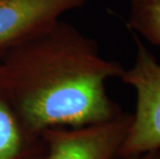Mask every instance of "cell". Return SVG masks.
Segmentation results:
<instances>
[{
  "mask_svg": "<svg viewBox=\"0 0 160 159\" xmlns=\"http://www.w3.org/2000/svg\"><path fill=\"white\" fill-rule=\"evenodd\" d=\"M124 67L95 40L59 20L0 56V93L32 140L50 128L108 122L123 113L105 82Z\"/></svg>",
  "mask_w": 160,
  "mask_h": 159,
  "instance_id": "cell-1",
  "label": "cell"
},
{
  "mask_svg": "<svg viewBox=\"0 0 160 159\" xmlns=\"http://www.w3.org/2000/svg\"><path fill=\"white\" fill-rule=\"evenodd\" d=\"M137 55L130 68L124 69L120 79L137 93V107L118 155L142 156L160 149V63L131 32Z\"/></svg>",
  "mask_w": 160,
  "mask_h": 159,
  "instance_id": "cell-2",
  "label": "cell"
},
{
  "mask_svg": "<svg viewBox=\"0 0 160 159\" xmlns=\"http://www.w3.org/2000/svg\"><path fill=\"white\" fill-rule=\"evenodd\" d=\"M131 114L82 127L50 128L42 134L46 159H114L127 133Z\"/></svg>",
  "mask_w": 160,
  "mask_h": 159,
  "instance_id": "cell-3",
  "label": "cell"
},
{
  "mask_svg": "<svg viewBox=\"0 0 160 159\" xmlns=\"http://www.w3.org/2000/svg\"><path fill=\"white\" fill-rule=\"evenodd\" d=\"M87 0H0V56Z\"/></svg>",
  "mask_w": 160,
  "mask_h": 159,
  "instance_id": "cell-4",
  "label": "cell"
},
{
  "mask_svg": "<svg viewBox=\"0 0 160 159\" xmlns=\"http://www.w3.org/2000/svg\"><path fill=\"white\" fill-rule=\"evenodd\" d=\"M45 147L42 140H32L0 93V159H23Z\"/></svg>",
  "mask_w": 160,
  "mask_h": 159,
  "instance_id": "cell-5",
  "label": "cell"
},
{
  "mask_svg": "<svg viewBox=\"0 0 160 159\" xmlns=\"http://www.w3.org/2000/svg\"><path fill=\"white\" fill-rule=\"evenodd\" d=\"M127 26L131 32L160 46V0H129Z\"/></svg>",
  "mask_w": 160,
  "mask_h": 159,
  "instance_id": "cell-6",
  "label": "cell"
},
{
  "mask_svg": "<svg viewBox=\"0 0 160 159\" xmlns=\"http://www.w3.org/2000/svg\"><path fill=\"white\" fill-rule=\"evenodd\" d=\"M23 159H46V147H43L42 150L37 151Z\"/></svg>",
  "mask_w": 160,
  "mask_h": 159,
  "instance_id": "cell-7",
  "label": "cell"
},
{
  "mask_svg": "<svg viewBox=\"0 0 160 159\" xmlns=\"http://www.w3.org/2000/svg\"><path fill=\"white\" fill-rule=\"evenodd\" d=\"M141 159H160V149L142 155L141 156Z\"/></svg>",
  "mask_w": 160,
  "mask_h": 159,
  "instance_id": "cell-8",
  "label": "cell"
},
{
  "mask_svg": "<svg viewBox=\"0 0 160 159\" xmlns=\"http://www.w3.org/2000/svg\"><path fill=\"white\" fill-rule=\"evenodd\" d=\"M114 159H141V156H120V155H117Z\"/></svg>",
  "mask_w": 160,
  "mask_h": 159,
  "instance_id": "cell-9",
  "label": "cell"
}]
</instances>
